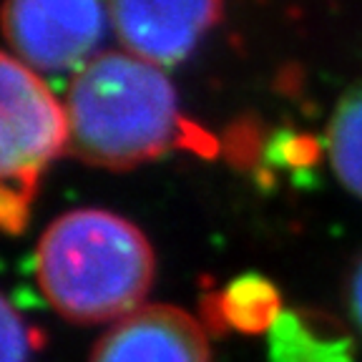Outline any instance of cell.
<instances>
[{"mask_svg": "<svg viewBox=\"0 0 362 362\" xmlns=\"http://www.w3.org/2000/svg\"><path fill=\"white\" fill-rule=\"evenodd\" d=\"M88 362H211V347L187 310L144 305L101 334Z\"/></svg>", "mask_w": 362, "mask_h": 362, "instance_id": "cell-6", "label": "cell"}, {"mask_svg": "<svg viewBox=\"0 0 362 362\" xmlns=\"http://www.w3.org/2000/svg\"><path fill=\"white\" fill-rule=\"evenodd\" d=\"M33 337L21 315L3 300V362H28Z\"/></svg>", "mask_w": 362, "mask_h": 362, "instance_id": "cell-10", "label": "cell"}, {"mask_svg": "<svg viewBox=\"0 0 362 362\" xmlns=\"http://www.w3.org/2000/svg\"><path fill=\"white\" fill-rule=\"evenodd\" d=\"M347 300H350V312L355 317L357 327L362 329V259L350 274V287H347Z\"/></svg>", "mask_w": 362, "mask_h": 362, "instance_id": "cell-11", "label": "cell"}, {"mask_svg": "<svg viewBox=\"0 0 362 362\" xmlns=\"http://www.w3.org/2000/svg\"><path fill=\"white\" fill-rule=\"evenodd\" d=\"M68 151L83 164L126 171L187 141L166 74L134 53L88 61L68 88Z\"/></svg>", "mask_w": 362, "mask_h": 362, "instance_id": "cell-2", "label": "cell"}, {"mask_svg": "<svg viewBox=\"0 0 362 362\" xmlns=\"http://www.w3.org/2000/svg\"><path fill=\"white\" fill-rule=\"evenodd\" d=\"M269 334L274 362H350V342L329 320L282 315Z\"/></svg>", "mask_w": 362, "mask_h": 362, "instance_id": "cell-7", "label": "cell"}, {"mask_svg": "<svg viewBox=\"0 0 362 362\" xmlns=\"http://www.w3.org/2000/svg\"><path fill=\"white\" fill-rule=\"evenodd\" d=\"M327 151L339 184L362 199V81L334 108L327 129Z\"/></svg>", "mask_w": 362, "mask_h": 362, "instance_id": "cell-9", "label": "cell"}, {"mask_svg": "<svg viewBox=\"0 0 362 362\" xmlns=\"http://www.w3.org/2000/svg\"><path fill=\"white\" fill-rule=\"evenodd\" d=\"M282 315V297L277 287L257 274L234 279L224 292L216 294V320L239 332H272Z\"/></svg>", "mask_w": 362, "mask_h": 362, "instance_id": "cell-8", "label": "cell"}, {"mask_svg": "<svg viewBox=\"0 0 362 362\" xmlns=\"http://www.w3.org/2000/svg\"><path fill=\"white\" fill-rule=\"evenodd\" d=\"M106 18L103 0H6L3 33L13 56L35 74H61L88 63Z\"/></svg>", "mask_w": 362, "mask_h": 362, "instance_id": "cell-4", "label": "cell"}, {"mask_svg": "<svg viewBox=\"0 0 362 362\" xmlns=\"http://www.w3.org/2000/svg\"><path fill=\"white\" fill-rule=\"evenodd\" d=\"M153 272L146 234L106 209L66 211L35 247L40 292L74 325H113L144 307Z\"/></svg>", "mask_w": 362, "mask_h": 362, "instance_id": "cell-1", "label": "cell"}, {"mask_svg": "<svg viewBox=\"0 0 362 362\" xmlns=\"http://www.w3.org/2000/svg\"><path fill=\"white\" fill-rule=\"evenodd\" d=\"M0 221L21 234L43 171L68 146V113L33 68L6 53L0 63Z\"/></svg>", "mask_w": 362, "mask_h": 362, "instance_id": "cell-3", "label": "cell"}, {"mask_svg": "<svg viewBox=\"0 0 362 362\" xmlns=\"http://www.w3.org/2000/svg\"><path fill=\"white\" fill-rule=\"evenodd\" d=\"M221 16V0H111V18L129 53L176 66Z\"/></svg>", "mask_w": 362, "mask_h": 362, "instance_id": "cell-5", "label": "cell"}]
</instances>
